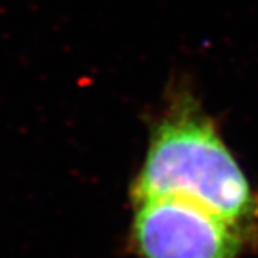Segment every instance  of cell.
I'll use <instances>...</instances> for the list:
<instances>
[{"label": "cell", "instance_id": "cell-1", "mask_svg": "<svg viewBox=\"0 0 258 258\" xmlns=\"http://www.w3.org/2000/svg\"><path fill=\"white\" fill-rule=\"evenodd\" d=\"M133 198L191 202L226 221L246 243L258 233V191L188 92L174 94L156 121Z\"/></svg>", "mask_w": 258, "mask_h": 258}, {"label": "cell", "instance_id": "cell-2", "mask_svg": "<svg viewBox=\"0 0 258 258\" xmlns=\"http://www.w3.org/2000/svg\"><path fill=\"white\" fill-rule=\"evenodd\" d=\"M131 236L140 258H236L246 244L226 221L173 198L136 201Z\"/></svg>", "mask_w": 258, "mask_h": 258}]
</instances>
